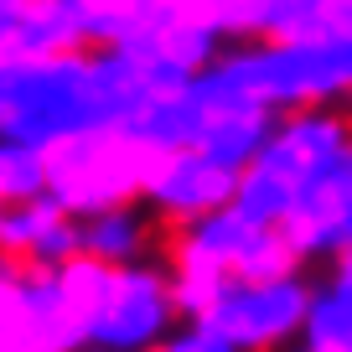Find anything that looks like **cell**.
Masks as SVG:
<instances>
[{
    "label": "cell",
    "mask_w": 352,
    "mask_h": 352,
    "mask_svg": "<svg viewBox=\"0 0 352 352\" xmlns=\"http://www.w3.org/2000/svg\"><path fill=\"white\" fill-rule=\"evenodd\" d=\"M296 352H352V296L347 290L316 285V306L300 331Z\"/></svg>",
    "instance_id": "3"
},
{
    "label": "cell",
    "mask_w": 352,
    "mask_h": 352,
    "mask_svg": "<svg viewBox=\"0 0 352 352\" xmlns=\"http://www.w3.org/2000/svg\"><path fill=\"white\" fill-rule=\"evenodd\" d=\"M239 176L243 166L223 161L212 151H197V145H182V151H166L161 166L151 176V192L171 208L192 212V218H218L239 202Z\"/></svg>",
    "instance_id": "2"
},
{
    "label": "cell",
    "mask_w": 352,
    "mask_h": 352,
    "mask_svg": "<svg viewBox=\"0 0 352 352\" xmlns=\"http://www.w3.org/2000/svg\"><path fill=\"white\" fill-rule=\"evenodd\" d=\"M316 306V275H285L264 285H228L192 306V321L223 337L233 352H275L300 342Z\"/></svg>",
    "instance_id": "1"
},
{
    "label": "cell",
    "mask_w": 352,
    "mask_h": 352,
    "mask_svg": "<svg viewBox=\"0 0 352 352\" xmlns=\"http://www.w3.org/2000/svg\"><path fill=\"white\" fill-rule=\"evenodd\" d=\"M311 275H316V285H331V290H347L352 296V243L347 249H331L327 259H316Z\"/></svg>",
    "instance_id": "4"
}]
</instances>
